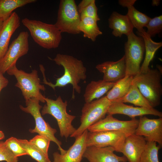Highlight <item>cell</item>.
<instances>
[{
  "label": "cell",
  "mask_w": 162,
  "mask_h": 162,
  "mask_svg": "<svg viewBox=\"0 0 162 162\" xmlns=\"http://www.w3.org/2000/svg\"><path fill=\"white\" fill-rule=\"evenodd\" d=\"M115 83L103 80L91 81L86 86L83 94L85 103L100 98L112 88Z\"/></svg>",
  "instance_id": "21"
},
{
  "label": "cell",
  "mask_w": 162,
  "mask_h": 162,
  "mask_svg": "<svg viewBox=\"0 0 162 162\" xmlns=\"http://www.w3.org/2000/svg\"><path fill=\"white\" fill-rule=\"evenodd\" d=\"M78 28L80 32H82L83 36L94 42L97 37L101 35L102 32L98 27L97 21L89 17H84L80 19Z\"/></svg>",
  "instance_id": "25"
},
{
  "label": "cell",
  "mask_w": 162,
  "mask_h": 162,
  "mask_svg": "<svg viewBox=\"0 0 162 162\" xmlns=\"http://www.w3.org/2000/svg\"><path fill=\"white\" fill-rule=\"evenodd\" d=\"M137 33L138 36L143 38L144 43L145 55L144 61L141 66L140 73H145L149 68V66L150 62L153 59L155 52L162 46V42H157L153 41L144 29L137 32Z\"/></svg>",
  "instance_id": "22"
},
{
  "label": "cell",
  "mask_w": 162,
  "mask_h": 162,
  "mask_svg": "<svg viewBox=\"0 0 162 162\" xmlns=\"http://www.w3.org/2000/svg\"><path fill=\"white\" fill-rule=\"evenodd\" d=\"M57 65L62 66L64 73L60 77L57 78L55 84L46 80L45 69L42 64L39 65L40 70L43 75L44 83L48 85L54 90L56 87H63L68 84L72 85L73 91L72 98H75L74 91L77 93L81 92V87L79 85L81 80H85L87 78L86 69L81 60L68 55L58 53L53 59Z\"/></svg>",
  "instance_id": "1"
},
{
  "label": "cell",
  "mask_w": 162,
  "mask_h": 162,
  "mask_svg": "<svg viewBox=\"0 0 162 162\" xmlns=\"http://www.w3.org/2000/svg\"><path fill=\"white\" fill-rule=\"evenodd\" d=\"M44 99L46 104L42 108V115L49 114L53 117L57 122L60 136L67 139L76 130L72 124L76 116L67 112V101H64L60 96L55 100L46 97Z\"/></svg>",
  "instance_id": "5"
},
{
  "label": "cell",
  "mask_w": 162,
  "mask_h": 162,
  "mask_svg": "<svg viewBox=\"0 0 162 162\" xmlns=\"http://www.w3.org/2000/svg\"><path fill=\"white\" fill-rule=\"evenodd\" d=\"M146 142L143 137L131 134L126 138L119 152L123 154L129 162H139Z\"/></svg>",
  "instance_id": "15"
},
{
  "label": "cell",
  "mask_w": 162,
  "mask_h": 162,
  "mask_svg": "<svg viewBox=\"0 0 162 162\" xmlns=\"http://www.w3.org/2000/svg\"><path fill=\"white\" fill-rule=\"evenodd\" d=\"M28 32L22 31L12 41L5 54L0 59V70L4 74L16 65L19 58L28 53Z\"/></svg>",
  "instance_id": "10"
},
{
  "label": "cell",
  "mask_w": 162,
  "mask_h": 162,
  "mask_svg": "<svg viewBox=\"0 0 162 162\" xmlns=\"http://www.w3.org/2000/svg\"><path fill=\"white\" fill-rule=\"evenodd\" d=\"M29 141L46 155L48 156V150L51 141L48 138L43 135L38 134L30 139Z\"/></svg>",
  "instance_id": "31"
},
{
  "label": "cell",
  "mask_w": 162,
  "mask_h": 162,
  "mask_svg": "<svg viewBox=\"0 0 162 162\" xmlns=\"http://www.w3.org/2000/svg\"><path fill=\"white\" fill-rule=\"evenodd\" d=\"M36 0H0V19L3 21L18 8L35 2Z\"/></svg>",
  "instance_id": "26"
},
{
  "label": "cell",
  "mask_w": 162,
  "mask_h": 162,
  "mask_svg": "<svg viewBox=\"0 0 162 162\" xmlns=\"http://www.w3.org/2000/svg\"><path fill=\"white\" fill-rule=\"evenodd\" d=\"M134 76L126 75L115 82L112 88L106 93L107 98L112 103L123 97L128 92Z\"/></svg>",
  "instance_id": "23"
},
{
  "label": "cell",
  "mask_w": 162,
  "mask_h": 162,
  "mask_svg": "<svg viewBox=\"0 0 162 162\" xmlns=\"http://www.w3.org/2000/svg\"><path fill=\"white\" fill-rule=\"evenodd\" d=\"M112 103L106 96L85 103L82 110L80 125L70 136L76 138L80 136L90 126L104 118Z\"/></svg>",
  "instance_id": "6"
},
{
  "label": "cell",
  "mask_w": 162,
  "mask_h": 162,
  "mask_svg": "<svg viewBox=\"0 0 162 162\" xmlns=\"http://www.w3.org/2000/svg\"><path fill=\"white\" fill-rule=\"evenodd\" d=\"M22 147L26 152L27 155L38 162H51L49 157L38 149L26 139H18Z\"/></svg>",
  "instance_id": "28"
},
{
  "label": "cell",
  "mask_w": 162,
  "mask_h": 162,
  "mask_svg": "<svg viewBox=\"0 0 162 162\" xmlns=\"http://www.w3.org/2000/svg\"><path fill=\"white\" fill-rule=\"evenodd\" d=\"M40 101L35 98H32L25 101L26 107L20 105V109L23 111L30 114L34 118L35 125L33 129H30L29 132L32 133H37L47 137L51 141L55 142L58 147V150L61 154H64L66 151L61 147L62 142L55 136L57 132L56 129L52 128L43 119L40 112L42 108L40 104Z\"/></svg>",
  "instance_id": "7"
},
{
  "label": "cell",
  "mask_w": 162,
  "mask_h": 162,
  "mask_svg": "<svg viewBox=\"0 0 162 162\" xmlns=\"http://www.w3.org/2000/svg\"><path fill=\"white\" fill-rule=\"evenodd\" d=\"M139 120L135 118L128 121L120 120L113 115H107L89 127L87 130L90 132L104 131H118L122 132L128 136L134 134L138 124Z\"/></svg>",
  "instance_id": "12"
},
{
  "label": "cell",
  "mask_w": 162,
  "mask_h": 162,
  "mask_svg": "<svg viewBox=\"0 0 162 162\" xmlns=\"http://www.w3.org/2000/svg\"><path fill=\"white\" fill-rule=\"evenodd\" d=\"M134 134L143 137L147 142L158 143L162 146V118L150 119L145 116L140 117Z\"/></svg>",
  "instance_id": "13"
},
{
  "label": "cell",
  "mask_w": 162,
  "mask_h": 162,
  "mask_svg": "<svg viewBox=\"0 0 162 162\" xmlns=\"http://www.w3.org/2000/svg\"><path fill=\"white\" fill-rule=\"evenodd\" d=\"M3 22L4 21L0 19V31L3 26Z\"/></svg>",
  "instance_id": "39"
},
{
  "label": "cell",
  "mask_w": 162,
  "mask_h": 162,
  "mask_svg": "<svg viewBox=\"0 0 162 162\" xmlns=\"http://www.w3.org/2000/svg\"><path fill=\"white\" fill-rule=\"evenodd\" d=\"M80 17L74 0H61L56 22L55 24L62 33L76 34L80 33L78 26Z\"/></svg>",
  "instance_id": "9"
},
{
  "label": "cell",
  "mask_w": 162,
  "mask_h": 162,
  "mask_svg": "<svg viewBox=\"0 0 162 162\" xmlns=\"http://www.w3.org/2000/svg\"><path fill=\"white\" fill-rule=\"evenodd\" d=\"M88 130L75 138L73 144L63 154L58 152L53 154V162H81L87 148L86 138Z\"/></svg>",
  "instance_id": "14"
},
{
  "label": "cell",
  "mask_w": 162,
  "mask_h": 162,
  "mask_svg": "<svg viewBox=\"0 0 162 162\" xmlns=\"http://www.w3.org/2000/svg\"><path fill=\"white\" fill-rule=\"evenodd\" d=\"M18 162V158L15 156L7 147L4 142L0 141V161Z\"/></svg>",
  "instance_id": "33"
},
{
  "label": "cell",
  "mask_w": 162,
  "mask_h": 162,
  "mask_svg": "<svg viewBox=\"0 0 162 162\" xmlns=\"http://www.w3.org/2000/svg\"><path fill=\"white\" fill-rule=\"evenodd\" d=\"M8 83V80L0 70V94L2 89L7 86Z\"/></svg>",
  "instance_id": "35"
},
{
  "label": "cell",
  "mask_w": 162,
  "mask_h": 162,
  "mask_svg": "<svg viewBox=\"0 0 162 162\" xmlns=\"http://www.w3.org/2000/svg\"><path fill=\"white\" fill-rule=\"evenodd\" d=\"M109 28L112 30V34L116 37H121L123 34L127 36L133 32L134 27L128 16L114 11L108 19Z\"/></svg>",
  "instance_id": "20"
},
{
  "label": "cell",
  "mask_w": 162,
  "mask_h": 162,
  "mask_svg": "<svg viewBox=\"0 0 162 162\" xmlns=\"http://www.w3.org/2000/svg\"><path fill=\"white\" fill-rule=\"evenodd\" d=\"M146 27L147 28L146 33L151 38L160 33L162 30V16L151 18Z\"/></svg>",
  "instance_id": "30"
},
{
  "label": "cell",
  "mask_w": 162,
  "mask_h": 162,
  "mask_svg": "<svg viewBox=\"0 0 162 162\" xmlns=\"http://www.w3.org/2000/svg\"><path fill=\"white\" fill-rule=\"evenodd\" d=\"M162 72L157 69L149 68L145 73H140L133 81L139 90L153 108L159 106L162 95Z\"/></svg>",
  "instance_id": "3"
},
{
  "label": "cell",
  "mask_w": 162,
  "mask_h": 162,
  "mask_svg": "<svg viewBox=\"0 0 162 162\" xmlns=\"http://www.w3.org/2000/svg\"><path fill=\"white\" fill-rule=\"evenodd\" d=\"M121 114L127 115L131 118L135 117L153 115L162 117V113L154 108H149L141 107H134L120 102H113L109 106L107 114L113 115Z\"/></svg>",
  "instance_id": "17"
},
{
  "label": "cell",
  "mask_w": 162,
  "mask_h": 162,
  "mask_svg": "<svg viewBox=\"0 0 162 162\" xmlns=\"http://www.w3.org/2000/svg\"><path fill=\"white\" fill-rule=\"evenodd\" d=\"M6 72L10 75L14 76L17 80L15 86L21 91L25 101L32 98H35L42 103H46L45 96L41 91H45L44 86L40 84L38 71L35 69L30 73H27L18 69L16 65L8 70Z\"/></svg>",
  "instance_id": "4"
},
{
  "label": "cell",
  "mask_w": 162,
  "mask_h": 162,
  "mask_svg": "<svg viewBox=\"0 0 162 162\" xmlns=\"http://www.w3.org/2000/svg\"><path fill=\"white\" fill-rule=\"evenodd\" d=\"M161 147L159 145H157L155 142H147L139 162H159L158 154Z\"/></svg>",
  "instance_id": "29"
},
{
  "label": "cell",
  "mask_w": 162,
  "mask_h": 162,
  "mask_svg": "<svg viewBox=\"0 0 162 162\" xmlns=\"http://www.w3.org/2000/svg\"><path fill=\"white\" fill-rule=\"evenodd\" d=\"M98 8L95 4V1L93 0L87 7L83 9L80 13V19L84 17L92 18L97 21L100 20L98 14Z\"/></svg>",
  "instance_id": "34"
},
{
  "label": "cell",
  "mask_w": 162,
  "mask_h": 162,
  "mask_svg": "<svg viewBox=\"0 0 162 162\" xmlns=\"http://www.w3.org/2000/svg\"><path fill=\"white\" fill-rule=\"evenodd\" d=\"M20 24V17L15 12L4 21L0 31V59L7 51L11 37Z\"/></svg>",
  "instance_id": "19"
},
{
  "label": "cell",
  "mask_w": 162,
  "mask_h": 162,
  "mask_svg": "<svg viewBox=\"0 0 162 162\" xmlns=\"http://www.w3.org/2000/svg\"><path fill=\"white\" fill-rule=\"evenodd\" d=\"M4 142L10 150L17 157L27 155L25 149L20 145L18 139L11 137L7 139Z\"/></svg>",
  "instance_id": "32"
},
{
  "label": "cell",
  "mask_w": 162,
  "mask_h": 162,
  "mask_svg": "<svg viewBox=\"0 0 162 162\" xmlns=\"http://www.w3.org/2000/svg\"><path fill=\"white\" fill-rule=\"evenodd\" d=\"M5 138V135L3 132L0 130V140L3 139Z\"/></svg>",
  "instance_id": "38"
},
{
  "label": "cell",
  "mask_w": 162,
  "mask_h": 162,
  "mask_svg": "<svg viewBox=\"0 0 162 162\" xmlns=\"http://www.w3.org/2000/svg\"><path fill=\"white\" fill-rule=\"evenodd\" d=\"M93 0H82L79 4L77 7L79 14L84 9L88 6Z\"/></svg>",
  "instance_id": "36"
},
{
  "label": "cell",
  "mask_w": 162,
  "mask_h": 162,
  "mask_svg": "<svg viewBox=\"0 0 162 162\" xmlns=\"http://www.w3.org/2000/svg\"><path fill=\"white\" fill-rule=\"evenodd\" d=\"M114 148L111 146L88 147L86 148L83 158L89 162H127L128 160L124 156H117L114 154Z\"/></svg>",
  "instance_id": "18"
},
{
  "label": "cell",
  "mask_w": 162,
  "mask_h": 162,
  "mask_svg": "<svg viewBox=\"0 0 162 162\" xmlns=\"http://www.w3.org/2000/svg\"><path fill=\"white\" fill-rule=\"evenodd\" d=\"M128 11L126 15L128 16L134 28L137 32H140L144 29L151 18L136 9L133 5L127 8Z\"/></svg>",
  "instance_id": "27"
},
{
  "label": "cell",
  "mask_w": 162,
  "mask_h": 162,
  "mask_svg": "<svg viewBox=\"0 0 162 162\" xmlns=\"http://www.w3.org/2000/svg\"><path fill=\"white\" fill-rule=\"evenodd\" d=\"M96 68L103 74V80L115 82L126 75V67L123 56L116 61H107L96 65Z\"/></svg>",
  "instance_id": "16"
},
{
  "label": "cell",
  "mask_w": 162,
  "mask_h": 162,
  "mask_svg": "<svg viewBox=\"0 0 162 162\" xmlns=\"http://www.w3.org/2000/svg\"><path fill=\"white\" fill-rule=\"evenodd\" d=\"M124 45L126 75L134 76L140 72L141 64L145 52L143 38L132 32L127 36Z\"/></svg>",
  "instance_id": "8"
},
{
  "label": "cell",
  "mask_w": 162,
  "mask_h": 162,
  "mask_svg": "<svg viewBox=\"0 0 162 162\" xmlns=\"http://www.w3.org/2000/svg\"><path fill=\"white\" fill-rule=\"evenodd\" d=\"M128 136L118 131H104L95 132L88 131L86 138L87 147L102 148L111 146L115 151L119 152Z\"/></svg>",
  "instance_id": "11"
},
{
  "label": "cell",
  "mask_w": 162,
  "mask_h": 162,
  "mask_svg": "<svg viewBox=\"0 0 162 162\" xmlns=\"http://www.w3.org/2000/svg\"><path fill=\"white\" fill-rule=\"evenodd\" d=\"M136 1V0H120L118 1V3L122 6L127 8L133 5Z\"/></svg>",
  "instance_id": "37"
},
{
  "label": "cell",
  "mask_w": 162,
  "mask_h": 162,
  "mask_svg": "<svg viewBox=\"0 0 162 162\" xmlns=\"http://www.w3.org/2000/svg\"><path fill=\"white\" fill-rule=\"evenodd\" d=\"M22 22L29 31L34 41L41 47L47 49L58 47L62 38V32L55 24L26 18Z\"/></svg>",
  "instance_id": "2"
},
{
  "label": "cell",
  "mask_w": 162,
  "mask_h": 162,
  "mask_svg": "<svg viewBox=\"0 0 162 162\" xmlns=\"http://www.w3.org/2000/svg\"><path fill=\"white\" fill-rule=\"evenodd\" d=\"M116 102L124 103H128L139 107L149 108H154L142 94L136 84L133 81L127 94L123 97L114 102Z\"/></svg>",
  "instance_id": "24"
}]
</instances>
